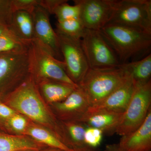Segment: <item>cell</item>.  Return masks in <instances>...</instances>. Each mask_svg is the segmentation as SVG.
<instances>
[{
  "label": "cell",
  "instance_id": "cell-1",
  "mask_svg": "<svg viewBox=\"0 0 151 151\" xmlns=\"http://www.w3.org/2000/svg\"><path fill=\"white\" fill-rule=\"evenodd\" d=\"M2 102L30 120L48 127L64 144L67 142L63 126L58 124L45 105L36 84L29 76L17 88L8 94Z\"/></svg>",
  "mask_w": 151,
  "mask_h": 151
},
{
  "label": "cell",
  "instance_id": "cell-2",
  "mask_svg": "<svg viewBox=\"0 0 151 151\" xmlns=\"http://www.w3.org/2000/svg\"><path fill=\"white\" fill-rule=\"evenodd\" d=\"M99 31L121 64L139 60L151 53V34L112 23H108Z\"/></svg>",
  "mask_w": 151,
  "mask_h": 151
},
{
  "label": "cell",
  "instance_id": "cell-3",
  "mask_svg": "<svg viewBox=\"0 0 151 151\" xmlns=\"http://www.w3.org/2000/svg\"><path fill=\"white\" fill-rule=\"evenodd\" d=\"M130 76L119 65L109 68H89L78 86L91 106L105 99Z\"/></svg>",
  "mask_w": 151,
  "mask_h": 151
},
{
  "label": "cell",
  "instance_id": "cell-4",
  "mask_svg": "<svg viewBox=\"0 0 151 151\" xmlns=\"http://www.w3.org/2000/svg\"><path fill=\"white\" fill-rule=\"evenodd\" d=\"M28 52L29 76L36 84L51 80L78 88L65 72L64 62L55 58L34 40L30 44Z\"/></svg>",
  "mask_w": 151,
  "mask_h": 151
},
{
  "label": "cell",
  "instance_id": "cell-5",
  "mask_svg": "<svg viewBox=\"0 0 151 151\" xmlns=\"http://www.w3.org/2000/svg\"><path fill=\"white\" fill-rule=\"evenodd\" d=\"M109 23L134 28L151 34V0H115Z\"/></svg>",
  "mask_w": 151,
  "mask_h": 151
},
{
  "label": "cell",
  "instance_id": "cell-6",
  "mask_svg": "<svg viewBox=\"0 0 151 151\" xmlns=\"http://www.w3.org/2000/svg\"><path fill=\"white\" fill-rule=\"evenodd\" d=\"M28 52L0 54V101L29 76Z\"/></svg>",
  "mask_w": 151,
  "mask_h": 151
},
{
  "label": "cell",
  "instance_id": "cell-7",
  "mask_svg": "<svg viewBox=\"0 0 151 151\" xmlns=\"http://www.w3.org/2000/svg\"><path fill=\"white\" fill-rule=\"evenodd\" d=\"M151 81L144 85L135 86L116 134L123 136L137 129L145 119L151 109Z\"/></svg>",
  "mask_w": 151,
  "mask_h": 151
},
{
  "label": "cell",
  "instance_id": "cell-8",
  "mask_svg": "<svg viewBox=\"0 0 151 151\" xmlns=\"http://www.w3.org/2000/svg\"><path fill=\"white\" fill-rule=\"evenodd\" d=\"M81 43L89 68L118 67L121 64L115 52L99 31L86 29Z\"/></svg>",
  "mask_w": 151,
  "mask_h": 151
},
{
  "label": "cell",
  "instance_id": "cell-9",
  "mask_svg": "<svg viewBox=\"0 0 151 151\" xmlns=\"http://www.w3.org/2000/svg\"><path fill=\"white\" fill-rule=\"evenodd\" d=\"M57 34L65 72L70 79L78 85L89 68L81 45V39Z\"/></svg>",
  "mask_w": 151,
  "mask_h": 151
},
{
  "label": "cell",
  "instance_id": "cell-10",
  "mask_svg": "<svg viewBox=\"0 0 151 151\" xmlns=\"http://www.w3.org/2000/svg\"><path fill=\"white\" fill-rule=\"evenodd\" d=\"M80 7L79 19L86 29L100 31L111 20L115 0H74Z\"/></svg>",
  "mask_w": 151,
  "mask_h": 151
},
{
  "label": "cell",
  "instance_id": "cell-11",
  "mask_svg": "<svg viewBox=\"0 0 151 151\" xmlns=\"http://www.w3.org/2000/svg\"><path fill=\"white\" fill-rule=\"evenodd\" d=\"M31 14L34 28L33 40L55 58L63 61L58 37L50 24L49 14L37 6Z\"/></svg>",
  "mask_w": 151,
  "mask_h": 151
},
{
  "label": "cell",
  "instance_id": "cell-12",
  "mask_svg": "<svg viewBox=\"0 0 151 151\" xmlns=\"http://www.w3.org/2000/svg\"><path fill=\"white\" fill-rule=\"evenodd\" d=\"M135 88L134 83L130 76L105 99L96 105L90 106L86 115L102 112L124 113Z\"/></svg>",
  "mask_w": 151,
  "mask_h": 151
},
{
  "label": "cell",
  "instance_id": "cell-13",
  "mask_svg": "<svg viewBox=\"0 0 151 151\" xmlns=\"http://www.w3.org/2000/svg\"><path fill=\"white\" fill-rule=\"evenodd\" d=\"M53 104L59 117L66 122H80L86 116L90 106L86 96L78 87L65 100Z\"/></svg>",
  "mask_w": 151,
  "mask_h": 151
},
{
  "label": "cell",
  "instance_id": "cell-14",
  "mask_svg": "<svg viewBox=\"0 0 151 151\" xmlns=\"http://www.w3.org/2000/svg\"><path fill=\"white\" fill-rule=\"evenodd\" d=\"M118 144L124 151H150L151 109L142 124L134 132L122 136Z\"/></svg>",
  "mask_w": 151,
  "mask_h": 151
},
{
  "label": "cell",
  "instance_id": "cell-15",
  "mask_svg": "<svg viewBox=\"0 0 151 151\" xmlns=\"http://www.w3.org/2000/svg\"><path fill=\"white\" fill-rule=\"evenodd\" d=\"M123 113L102 112L86 115L80 122L86 127L99 129L104 134L112 135L116 133Z\"/></svg>",
  "mask_w": 151,
  "mask_h": 151
},
{
  "label": "cell",
  "instance_id": "cell-16",
  "mask_svg": "<svg viewBox=\"0 0 151 151\" xmlns=\"http://www.w3.org/2000/svg\"><path fill=\"white\" fill-rule=\"evenodd\" d=\"M10 31L21 40L31 43L34 39V28L32 15L27 12L17 11L13 13Z\"/></svg>",
  "mask_w": 151,
  "mask_h": 151
},
{
  "label": "cell",
  "instance_id": "cell-17",
  "mask_svg": "<svg viewBox=\"0 0 151 151\" xmlns=\"http://www.w3.org/2000/svg\"><path fill=\"white\" fill-rule=\"evenodd\" d=\"M36 85L40 93L46 101L53 104L65 100L76 89L67 84L51 80L42 81Z\"/></svg>",
  "mask_w": 151,
  "mask_h": 151
},
{
  "label": "cell",
  "instance_id": "cell-18",
  "mask_svg": "<svg viewBox=\"0 0 151 151\" xmlns=\"http://www.w3.org/2000/svg\"><path fill=\"white\" fill-rule=\"evenodd\" d=\"M24 135L31 137L37 142L46 145L50 148L64 151L72 150L60 141L54 133L40 125L30 122Z\"/></svg>",
  "mask_w": 151,
  "mask_h": 151
},
{
  "label": "cell",
  "instance_id": "cell-19",
  "mask_svg": "<svg viewBox=\"0 0 151 151\" xmlns=\"http://www.w3.org/2000/svg\"><path fill=\"white\" fill-rule=\"evenodd\" d=\"M131 76L135 86L144 85L151 81V54L142 59L120 64Z\"/></svg>",
  "mask_w": 151,
  "mask_h": 151
},
{
  "label": "cell",
  "instance_id": "cell-20",
  "mask_svg": "<svg viewBox=\"0 0 151 151\" xmlns=\"http://www.w3.org/2000/svg\"><path fill=\"white\" fill-rule=\"evenodd\" d=\"M41 145L25 135H15L0 131V151L39 150Z\"/></svg>",
  "mask_w": 151,
  "mask_h": 151
},
{
  "label": "cell",
  "instance_id": "cell-21",
  "mask_svg": "<svg viewBox=\"0 0 151 151\" xmlns=\"http://www.w3.org/2000/svg\"><path fill=\"white\" fill-rule=\"evenodd\" d=\"M30 44L20 40L8 28L0 35V54L26 52L28 51Z\"/></svg>",
  "mask_w": 151,
  "mask_h": 151
},
{
  "label": "cell",
  "instance_id": "cell-22",
  "mask_svg": "<svg viewBox=\"0 0 151 151\" xmlns=\"http://www.w3.org/2000/svg\"><path fill=\"white\" fill-rule=\"evenodd\" d=\"M63 126L67 134L69 145L73 150L87 147L84 141V134L86 127L80 122L68 121L63 123Z\"/></svg>",
  "mask_w": 151,
  "mask_h": 151
},
{
  "label": "cell",
  "instance_id": "cell-23",
  "mask_svg": "<svg viewBox=\"0 0 151 151\" xmlns=\"http://www.w3.org/2000/svg\"><path fill=\"white\" fill-rule=\"evenodd\" d=\"M56 26L57 34L78 39H81L86 29L79 19L58 22Z\"/></svg>",
  "mask_w": 151,
  "mask_h": 151
},
{
  "label": "cell",
  "instance_id": "cell-24",
  "mask_svg": "<svg viewBox=\"0 0 151 151\" xmlns=\"http://www.w3.org/2000/svg\"><path fill=\"white\" fill-rule=\"evenodd\" d=\"M29 122L27 117L19 113H17L3 122L2 129L4 131H11L20 135H24Z\"/></svg>",
  "mask_w": 151,
  "mask_h": 151
},
{
  "label": "cell",
  "instance_id": "cell-25",
  "mask_svg": "<svg viewBox=\"0 0 151 151\" xmlns=\"http://www.w3.org/2000/svg\"><path fill=\"white\" fill-rule=\"evenodd\" d=\"M68 1L60 4L53 12L57 19L58 22H62L68 20L78 19L80 17V7L79 6L74 4V5H70L68 4Z\"/></svg>",
  "mask_w": 151,
  "mask_h": 151
},
{
  "label": "cell",
  "instance_id": "cell-26",
  "mask_svg": "<svg viewBox=\"0 0 151 151\" xmlns=\"http://www.w3.org/2000/svg\"><path fill=\"white\" fill-rule=\"evenodd\" d=\"M103 134V132L99 129L86 127L84 132V143L87 147L95 149L101 144Z\"/></svg>",
  "mask_w": 151,
  "mask_h": 151
},
{
  "label": "cell",
  "instance_id": "cell-27",
  "mask_svg": "<svg viewBox=\"0 0 151 151\" xmlns=\"http://www.w3.org/2000/svg\"><path fill=\"white\" fill-rule=\"evenodd\" d=\"M39 3V0H12V9L13 13L23 11L32 14Z\"/></svg>",
  "mask_w": 151,
  "mask_h": 151
},
{
  "label": "cell",
  "instance_id": "cell-28",
  "mask_svg": "<svg viewBox=\"0 0 151 151\" xmlns=\"http://www.w3.org/2000/svg\"><path fill=\"white\" fill-rule=\"evenodd\" d=\"M13 14L12 0H0V23L8 26Z\"/></svg>",
  "mask_w": 151,
  "mask_h": 151
},
{
  "label": "cell",
  "instance_id": "cell-29",
  "mask_svg": "<svg viewBox=\"0 0 151 151\" xmlns=\"http://www.w3.org/2000/svg\"><path fill=\"white\" fill-rule=\"evenodd\" d=\"M66 0H39V6L46 10L49 14H53L55 9Z\"/></svg>",
  "mask_w": 151,
  "mask_h": 151
},
{
  "label": "cell",
  "instance_id": "cell-30",
  "mask_svg": "<svg viewBox=\"0 0 151 151\" xmlns=\"http://www.w3.org/2000/svg\"><path fill=\"white\" fill-rule=\"evenodd\" d=\"M17 113L13 109L0 101V127L1 130H2L1 125L3 122L9 119Z\"/></svg>",
  "mask_w": 151,
  "mask_h": 151
},
{
  "label": "cell",
  "instance_id": "cell-31",
  "mask_svg": "<svg viewBox=\"0 0 151 151\" xmlns=\"http://www.w3.org/2000/svg\"><path fill=\"white\" fill-rule=\"evenodd\" d=\"M104 151H124L119 148L118 144L109 145L106 146Z\"/></svg>",
  "mask_w": 151,
  "mask_h": 151
},
{
  "label": "cell",
  "instance_id": "cell-32",
  "mask_svg": "<svg viewBox=\"0 0 151 151\" xmlns=\"http://www.w3.org/2000/svg\"><path fill=\"white\" fill-rule=\"evenodd\" d=\"M69 151H97L95 149L89 147H86L82 148L76 149V150H71Z\"/></svg>",
  "mask_w": 151,
  "mask_h": 151
},
{
  "label": "cell",
  "instance_id": "cell-33",
  "mask_svg": "<svg viewBox=\"0 0 151 151\" xmlns=\"http://www.w3.org/2000/svg\"><path fill=\"white\" fill-rule=\"evenodd\" d=\"M7 29V26L0 23V35L4 32Z\"/></svg>",
  "mask_w": 151,
  "mask_h": 151
},
{
  "label": "cell",
  "instance_id": "cell-34",
  "mask_svg": "<svg viewBox=\"0 0 151 151\" xmlns=\"http://www.w3.org/2000/svg\"><path fill=\"white\" fill-rule=\"evenodd\" d=\"M40 151H64L61 150H59V149L53 148H50L48 149H46V150H42Z\"/></svg>",
  "mask_w": 151,
  "mask_h": 151
},
{
  "label": "cell",
  "instance_id": "cell-35",
  "mask_svg": "<svg viewBox=\"0 0 151 151\" xmlns=\"http://www.w3.org/2000/svg\"><path fill=\"white\" fill-rule=\"evenodd\" d=\"M39 150H21L19 151H39Z\"/></svg>",
  "mask_w": 151,
  "mask_h": 151
},
{
  "label": "cell",
  "instance_id": "cell-36",
  "mask_svg": "<svg viewBox=\"0 0 151 151\" xmlns=\"http://www.w3.org/2000/svg\"><path fill=\"white\" fill-rule=\"evenodd\" d=\"M0 130H1V127H0Z\"/></svg>",
  "mask_w": 151,
  "mask_h": 151
}]
</instances>
